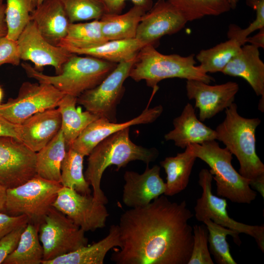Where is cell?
I'll return each mask as SVG.
<instances>
[{"mask_svg": "<svg viewBox=\"0 0 264 264\" xmlns=\"http://www.w3.org/2000/svg\"><path fill=\"white\" fill-rule=\"evenodd\" d=\"M194 214L185 200L165 195L148 205L121 214L118 225L121 246L112 253L116 264H187L193 246Z\"/></svg>", "mask_w": 264, "mask_h": 264, "instance_id": "1", "label": "cell"}, {"mask_svg": "<svg viewBox=\"0 0 264 264\" xmlns=\"http://www.w3.org/2000/svg\"><path fill=\"white\" fill-rule=\"evenodd\" d=\"M158 154L155 148H148L133 143L130 137V127L105 138L88 155V165L84 173L86 180L92 187L95 200L105 205L108 203L101 188L102 177L108 167L114 165L118 171L136 160L149 165L156 160Z\"/></svg>", "mask_w": 264, "mask_h": 264, "instance_id": "2", "label": "cell"}, {"mask_svg": "<svg viewBox=\"0 0 264 264\" xmlns=\"http://www.w3.org/2000/svg\"><path fill=\"white\" fill-rule=\"evenodd\" d=\"M225 113L223 121L215 130L216 140L236 156L241 176L250 180L264 176V164L256 150L255 132L261 119L240 115L234 102L225 109Z\"/></svg>", "mask_w": 264, "mask_h": 264, "instance_id": "3", "label": "cell"}, {"mask_svg": "<svg viewBox=\"0 0 264 264\" xmlns=\"http://www.w3.org/2000/svg\"><path fill=\"white\" fill-rule=\"evenodd\" d=\"M117 64L96 57L73 54L56 75L44 74L30 65L22 63L27 75L38 82L53 86L65 94L76 97L94 88L116 67Z\"/></svg>", "mask_w": 264, "mask_h": 264, "instance_id": "4", "label": "cell"}, {"mask_svg": "<svg viewBox=\"0 0 264 264\" xmlns=\"http://www.w3.org/2000/svg\"><path fill=\"white\" fill-rule=\"evenodd\" d=\"M195 55L182 56L165 55L154 45L142 47L137 53L129 77L136 82L145 80L147 85L155 88L161 81L173 78L201 81L209 84L215 79L196 66Z\"/></svg>", "mask_w": 264, "mask_h": 264, "instance_id": "5", "label": "cell"}, {"mask_svg": "<svg viewBox=\"0 0 264 264\" xmlns=\"http://www.w3.org/2000/svg\"><path fill=\"white\" fill-rule=\"evenodd\" d=\"M189 146L195 156L210 167L218 196L237 203L250 204L256 199L257 193L250 187V180L233 167V154L226 148H221L216 140Z\"/></svg>", "mask_w": 264, "mask_h": 264, "instance_id": "6", "label": "cell"}, {"mask_svg": "<svg viewBox=\"0 0 264 264\" xmlns=\"http://www.w3.org/2000/svg\"><path fill=\"white\" fill-rule=\"evenodd\" d=\"M63 186L38 175L17 187L6 189L3 212L13 216H26L38 226L55 201Z\"/></svg>", "mask_w": 264, "mask_h": 264, "instance_id": "7", "label": "cell"}, {"mask_svg": "<svg viewBox=\"0 0 264 264\" xmlns=\"http://www.w3.org/2000/svg\"><path fill=\"white\" fill-rule=\"evenodd\" d=\"M38 233L44 249L42 262L88 245L85 232L53 206L39 225Z\"/></svg>", "mask_w": 264, "mask_h": 264, "instance_id": "8", "label": "cell"}, {"mask_svg": "<svg viewBox=\"0 0 264 264\" xmlns=\"http://www.w3.org/2000/svg\"><path fill=\"white\" fill-rule=\"evenodd\" d=\"M213 176L207 169L198 174V184L202 192L194 207L195 216L199 221L209 219L218 224L254 238L259 248L264 251V226L251 225L238 222L228 214L226 199L214 195L212 191Z\"/></svg>", "mask_w": 264, "mask_h": 264, "instance_id": "9", "label": "cell"}, {"mask_svg": "<svg viewBox=\"0 0 264 264\" xmlns=\"http://www.w3.org/2000/svg\"><path fill=\"white\" fill-rule=\"evenodd\" d=\"M136 56L117 64L116 67L97 86L77 97V102L87 110L116 122V108L124 93V83Z\"/></svg>", "mask_w": 264, "mask_h": 264, "instance_id": "10", "label": "cell"}, {"mask_svg": "<svg viewBox=\"0 0 264 264\" xmlns=\"http://www.w3.org/2000/svg\"><path fill=\"white\" fill-rule=\"evenodd\" d=\"M65 95L50 84L25 82L16 98L0 104V115L19 125L37 113L57 108Z\"/></svg>", "mask_w": 264, "mask_h": 264, "instance_id": "11", "label": "cell"}, {"mask_svg": "<svg viewBox=\"0 0 264 264\" xmlns=\"http://www.w3.org/2000/svg\"><path fill=\"white\" fill-rule=\"evenodd\" d=\"M52 206L85 232L105 227L109 216L105 204L95 200L93 196L65 187L59 190Z\"/></svg>", "mask_w": 264, "mask_h": 264, "instance_id": "12", "label": "cell"}, {"mask_svg": "<svg viewBox=\"0 0 264 264\" xmlns=\"http://www.w3.org/2000/svg\"><path fill=\"white\" fill-rule=\"evenodd\" d=\"M36 153L20 140L0 137V183L6 189L21 185L36 175Z\"/></svg>", "mask_w": 264, "mask_h": 264, "instance_id": "13", "label": "cell"}, {"mask_svg": "<svg viewBox=\"0 0 264 264\" xmlns=\"http://www.w3.org/2000/svg\"><path fill=\"white\" fill-rule=\"evenodd\" d=\"M21 60L29 61L34 68L41 71L45 66L53 67L57 74L62 72L64 64L72 55L65 48L47 41L30 20L17 40Z\"/></svg>", "mask_w": 264, "mask_h": 264, "instance_id": "14", "label": "cell"}, {"mask_svg": "<svg viewBox=\"0 0 264 264\" xmlns=\"http://www.w3.org/2000/svg\"><path fill=\"white\" fill-rule=\"evenodd\" d=\"M187 22L171 3L166 0H158L142 16L135 38L144 45H154L163 36L179 32Z\"/></svg>", "mask_w": 264, "mask_h": 264, "instance_id": "15", "label": "cell"}, {"mask_svg": "<svg viewBox=\"0 0 264 264\" xmlns=\"http://www.w3.org/2000/svg\"><path fill=\"white\" fill-rule=\"evenodd\" d=\"M186 89L188 98L195 101V107L199 110V120L204 121L212 118L234 103L239 86L231 81L210 85L201 81L188 80Z\"/></svg>", "mask_w": 264, "mask_h": 264, "instance_id": "16", "label": "cell"}, {"mask_svg": "<svg viewBox=\"0 0 264 264\" xmlns=\"http://www.w3.org/2000/svg\"><path fill=\"white\" fill-rule=\"evenodd\" d=\"M161 105L147 108L138 116L122 123L113 122L104 117H99L90 123L74 140L69 148L85 156H88L101 141L111 134L131 126L152 123L162 114Z\"/></svg>", "mask_w": 264, "mask_h": 264, "instance_id": "17", "label": "cell"}, {"mask_svg": "<svg viewBox=\"0 0 264 264\" xmlns=\"http://www.w3.org/2000/svg\"><path fill=\"white\" fill-rule=\"evenodd\" d=\"M122 201L131 208L145 206L154 199L164 194L166 184L160 176V167L155 165L139 174L126 171L123 176Z\"/></svg>", "mask_w": 264, "mask_h": 264, "instance_id": "18", "label": "cell"}, {"mask_svg": "<svg viewBox=\"0 0 264 264\" xmlns=\"http://www.w3.org/2000/svg\"><path fill=\"white\" fill-rule=\"evenodd\" d=\"M62 116L57 108L37 113L18 125V140L37 153L61 129Z\"/></svg>", "mask_w": 264, "mask_h": 264, "instance_id": "19", "label": "cell"}, {"mask_svg": "<svg viewBox=\"0 0 264 264\" xmlns=\"http://www.w3.org/2000/svg\"><path fill=\"white\" fill-rule=\"evenodd\" d=\"M225 75L244 79L257 96H261L258 109L264 111V63L259 48L244 44L221 71Z\"/></svg>", "mask_w": 264, "mask_h": 264, "instance_id": "20", "label": "cell"}, {"mask_svg": "<svg viewBox=\"0 0 264 264\" xmlns=\"http://www.w3.org/2000/svg\"><path fill=\"white\" fill-rule=\"evenodd\" d=\"M174 129L164 135L166 141H173L181 149L192 144H201L205 142L216 140L214 130L206 126L198 119L193 106L188 103L181 113L173 121Z\"/></svg>", "mask_w": 264, "mask_h": 264, "instance_id": "21", "label": "cell"}, {"mask_svg": "<svg viewBox=\"0 0 264 264\" xmlns=\"http://www.w3.org/2000/svg\"><path fill=\"white\" fill-rule=\"evenodd\" d=\"M30 20L42 36L55 45L66 37L70 23L61 0H44L31 13Z\"/></svg>", "mask_w": 264, "mask_h": 264, "instance_id": "22", "label": "cell"}, {"mask_svg": "<svg viewBox=\"0 0 264 264\" xmlns=\"http://www.w3.org/2000/svg\"><path fill=\"white\" fill-rule=\"evenodd\" d=\"M120 246L118 226L113 224L110 226L108 235L99 241L53 260L43 262L42 264H103L108 252Z\"/></svg>", "mask_w": 264, "mask_h": 264, "instance_id": "23", "label": "cell"}, {"mask_svg": "<svg viewBox=\"0 0 264 264\" xmlns=\"http://www.w3.org/2000/svg\"><path fill=\"white\" fill-rule=\"evenodd\" d=\"M150 9L134 5L124 14L105 13L99 20L101 30L108 41L135 38L142 16Z\"/></svg>", "mask_w": 264, "mask_h": 264, "instance_id": "24", "label": "cell"}, {"mask_svg": "<svg viewBox=\"0 0 264 264\" xmlns=\"http://www.w3.org/2000/svg\"><path fill=\"white\" fill-rule=\"evenodd\" d=\"M197 158L188 145L184 152L178 153L175 156L166 157L160 162L167 176L166 189L164 195L173 196L187 187Z\"/></svg>", "mask_w": 264, "mask_h": 264, "instance_id": "25", "label": "cell"}, {"mask_svg": "<svg viewBox=\"0 0 264 264\" xmlns=\"http://www.w3.org/2000/svg\"><path fill=\"white\" fill-rule=\"evenodd\" d=\"M77 99L65 94L58 107L62 116L61 130L67 150L90 123L100 117L89 111H82L80 108H77Z\"/></svg>", "mask_w": 264, "mask_h": 264, "instance_id": "26", "label": "cell"}, {"mask_svg": "<svg viewBox=\"0 0 264 264\" xmlns=\"http://www.w3.org/2000/svg\"><path fill=\"white\" fill-rule=\"evenodd\" d=\"M144 46L134 38L108 41L99 45L87 48L63 47L72 54L92 56L118 64L135 57Z\"/></svg>", "mask_w": 264, "mask_h": 264, "instance_id": "27", "label": "cell"}, {"mask_svg": "<svg viewBox=\"0 0 264 264\" xmlns=\"http://www.w3.org/2000/svg\"><path fill=\"white\" fill-rule=\"evenodd\" d=\"M67 149L62 131L36 153V172L47 180L61 183V165Z\"/></svg>", "mask_w": 264, "mask_h": 264, "instance_id": "28", "label": "cell"}, {"mask_svg": "<svg viewBox=\"0 0 264 264\" xmlns=\"http://www.w3.org/2000/svg\"><path fill=\"white\" fill-rule=\"evenodd\" d=\"M39 226L28 222L22 232L15 250L4 260L3 264H40L44 249L39 238Z\"/></svg>", "mask_w": 264, "mask_h": 264, "instance_id": "29", "label": "cell"}, {"mask_svg": "<svg viewBox=\"0 0 264 264\" xmlns=\"http://www.w3.org/2000/svg\"><path fill=\"white\" fill-rule=\"evenodd\" d=\"M108 41L104 36L100 20L70 23L66 37L58 46L76 48L96 46Z\"/></svg>", "mask_w": 264, "mask_h": 264, "instance_id": "30", "label": "cell"}, {"mask_svg": "<svg viewBox=\"0 0 264 264\" xmlns=\"http://www.w3.org/2000/svg\"><path fill=\"white\" fill-rule=\"evenodd\" d=\"M242 46L237 40L229 38L213 47L200 50L196 58L205 73L221 72Z\"/></svg>", "mask_w": 264, "mask_h": 264, "instance_id": "31", "label": "cell"}, {"mask_svg": "<svg viewBox=\"0 0 264 264\" xmlns=\"http://www.w3.org/2000/svg\"><path fill=\"white\" fill-rule=\"evenodd\" d=\"M84 157L71 148L67 150L61 165V184L80 194L89 195L91 193L90 184L83 172Z\"/></svg>", "mask_w": 264, "mask_h": 264, "instance_id": "32", "label": "cell"}, {"mask_svg": "<svg viewBox=\"0 0 264 264\" xmlns=\"http://www.w3.org/2000/svg\"><path fill=\"white\" fill-rule=\"evenodd\" d=\"M203 222L208 231L209 251L216 263L218 264H237L230 252L226 237L227 235L231 236L235 243L240 245L242 242L239 236V233L218 224L209 219L205 220Z\"/></svg>", "mask_w": 264, "mask_h": 264, "instance_id": "33", "label": "cell"}, {"mask_svg": "<svg viewBox=\"0 0 264 264\" xmlns=\"http://www.w3.org/2000/svg\"><path fill=\"white\" fill-rule=\"evenodd\" d=\"M175 6L187 22L207 16H219L231 9L228 0H166Z\"/></svg>", "mask_w": 264, "mask_h": 264, "instance_id": "34", "label": "cell"}, {"mask_svg": "<svg viewBox=\"0 0 264 264\" xmlns=\"http://www.w3.org/2000/svg\"><path fill=\"white\" fill-rule=\"evenodd\" d=\"M29 0H6L5 20L7 26L6 37L17 41L30 21Z\"/></svg>", "mask_w": 264, "mask_h": 264, "instance_id": "35", "label": "cell"}, {"mask_svg": "<svg viewBox=\"0 0 264 264\" xmlns=\"http://www.w3.org/2000/svg\"><path fill=\"white\" fill-rule=\"evenodd\" d=\"M70 23L99 20L106 13L102 0H61Z\"/></svg>", "mask_w": 264, "mask_h": 264, "instance_id": "36", "label": "cell"}, {"mask_svg": "<svg viewBox=\"0 0 264 264\" xmlns=\"http://www.w3.org/2000/svg\"><path fill=\"white\" fill-rule=\"evenodd\" d=\"M246 3L255 10V20L244 29L230 24L227 33L228 39L237 40L242 46L245 44V40L251 33L264 27V0H246Z\"/></svg>", "mask_w": 264, "mask_h": 264, "instance_id": "37", "label": "cell"}, {"mask_svg": "<svg viewBox=\"0 0 264 264\" xmlns=\"http://www.w3.org/2000/svg\"><path fill=\"white\" fill-rule=\"evenodd\" d=\"M194 242L187 264H214L208 247V231L206 225L196 224L193 227Z\"/></svg>", "mask_w": 264, "mask_h": 264, "instance_id": "38", "label": "cell"}, {"mask_svg": "<svg viewBox=\"0 0 264 264\" xmlns=\"http://www.w3.org/2000/svg\"><path fill=\"white\" fill-rule=\"evenodd\" d=\"M20 61L17 41L6 36L0 37V66L4 64L18 66Z\"/></svg>", "mask_w": 264, "mask_h": 264, "instance_id": "39", "label": "cell"}, {"mask_svg": "<svg viewBox=\"0 0 264 264\" xmlns=\"http://www.w3.org/2000/svg\"><path fill=\"white\" fill-rule=\"evenodd\" d=\"M27 224L21 226L0 239V264L16 248L21 236Z\"/></svg>", "mask_w": 264, "mask_h": 264, "instance_id": "40", "label": "cell"}, {"mask_svg": "<svg viewBox=\"0 0 264 264\" xmlns=\"http://www.w3.org/2000/svg\"><path fill=\"white\" fill-rule=\"evenodd\" d=\"M29 222L25 215L13 216L0 212V239L13 230Z\"/></svg>", "mask_w": 264, "mask_h": 264, "instance_id": "41", "label": "cell"}, {"mask_svg": "<svg viewBox=\"0 0 264 264\" xmlns=\"http://www.w3.org/2000/svg\"><path fill=\"white\" fill-rule=\"evenodd\" d=\"M106 9V13L120 14L125 6L127 0H102ZM134 5L145 6L151 9L153 6L152 0H130Z\"/></svg>", "mask_w": 264, "mask_h": 264, "instance_id": "42", "label": "cell"}, {"mask_svg": "<svg viewBox=\"0 0 264 264\" xmlns=\"http://www.w3.org/2000/svg\"><path fill=\"white\" fill-rule=\"evenodd\" d=\"M18 125L9 121L0 115V137H11L18 140Z\"/></svg>", "mask_w": 264, "mask_h": 264, "instance_id": "43", "label": "cell"}, {"mask_svg": "<svg viewBox=\"0 0 264 264\" xmlns=\"http://www.w3.org/2000/svg\"><path fill=\"white\" fill-rule=\"evenodd\" d=\"M258 33L252 37H247L245 43H249L250 44L257 48H264V27L259 30Z\"/></svg>", "mask_w": 264, "mask_h": 264, "instance_id": "44", "label": "cell"}, {"mask_svg": "<svg viewBox=\"0 0 264 264\" xmlns=\"http://www.w3.org/2000/svg\"><path fill=\"white\" fill-rule=\"evenodd\" d=\"M6 4L0 3V37L6 36L7 26L5 20Z\"/></svg>", "mask_w": 264, "mask_h": 264, "instance_id": "45", "label": "cell"}, {"mask_svg": "<svg viewBox=\"0 0 264 264\" xmlns=\"http://www.w3.org/2000/svg\"><path fill=\"white\" fill-rule=\"evenodd\" d=\"M249 185L251 187L257 190L264 198V176L258 178L250 180Z\"/></svg>", "mask_w": 264, "mask_h": 264, "instance_id": "46", "label": "cell"}, {"mask_svg": "<svg viewBox=\"0 0 264 264\" xmlns=\"http://www.w3.org/2000/svg\"><path fill=\"white\" fill-rule=\"evenodd\" d=\"M6 188L0 183V212H3L6 195Z\"/></svg>", "mask_w": 264, "mask_h": 264, "instance_id": "47", "label": "cell"}, {"mask_svg": "<svg viewBox=\"0 0 264 264\" xmlns=\"http://www.w3.org/2000/svg\"><path fill=\"white\" fill-rule=\"evenodd\" d=\"M30 0V9L31 13L35 10L37 5V0Z\"/></svg>", "mask_w": 264, "mask_h": 264, "instance_id": "48", "label": "cell"}, {"mask_svg": "<svg viewBox=\"0 0 264 264\" xmlns=\"http://www.w3.org/2000/svg\"><path fill=\"white\" fill-rule=\"evenodd\" d=\"M231 9H235L239 0H228Z\"/></svg>", "mask_w": 264, "mask_h": 264, "instance_id": "49", "label": "cell"}, {"mask_svg": "<svg viewBox=\"0 0 264 264\" xmlns=\"http://www.w3.org/2000/svg\"><path fill=\"white\" fill-rule=\"evenodd\" d=\"M2 97H3V91L1 88L0 87V104H1Z\"/></svg>", "mask_w": 264, "mask_h": 264, "instance_id": "50", "label": "cell"}, {"mask_svg": "<svg viewBox=\"0 0 264 264\" xmlns=\"http://www.w3.org/2000/svg\"><path fill=\"white\" fill-rule=\"evenodd\" d=\"M44 0H37V6L41 4Z\"/></svg>", "mask_w": 264, "mask_h": 264, "instance_id": "51", "label": "cell"}, {"mask_svg": "<svg viewBox=\"0 0 264 264\" xmlns=\"http://www.w3.org/2000/svg\"><path fill=\"white\" fill-rule=\"evenodd\" d=\"M3 0H0V3H3Z\"/></svg>", "mask_w": 264, "mask_h": 264, "instance_id": "52", "label": "cell"}]
</instances>
